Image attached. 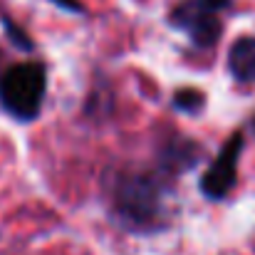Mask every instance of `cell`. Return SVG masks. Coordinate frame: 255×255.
<instances>
[{
	"label": "cell",
	"mask_w": 255,
	"mask_h": 255,
	"mask_svg": "<svg viewBox=\"0 0 255 255\" xmlns=\"http://www.w3.org/2000/svg\"><path fill=\"white\" fill-rule=\"evenodd\" d=\"M114 216L131 231H154L164 221V191L144 173H117L109 183Z\"/></svg>",
	"instance_id": "obj_1"
},
{
	"label": "cell",
	"mask_w": 255,
	"mask_h": 255,
	"mask_svg": "<svg viewBox=\"0 0 255 255\" xmlns=\"http://www.w3.org/2000/svg\"><path fill=\"white\" fill-rule=\"evenodd\" d=\"M47 75L37 62H25L0 75V104L20 122H32L45 102Z\"/></svg>",
	"instance_id": "obj_2"
},
{
	"label": "cell",
	"mask_w": 255,
	"mask_h": 255,
	"mask_svg": "<svg viewBox=\"0 0 255 255\" xmlns=\"http://www.w3.org/2000/svg\"><path fill=\"white\" fill-rule=\"evenodd\" d=\"M228 5L231 0H183L171 12V25L183 30L198 47H211L221 37L218 12Z\"/></svg>",
	"instance_id": "obj_3"
},
{
	"label": "cell",
	"mask_w": 255,
	"mask_h": 255,
	"mask_svg": "<svg viewBox=\"0 0 255 255\" xmlns=\"http://www.w3.org/2000/svg\"><path fill=\"white\" fill-rule=\"evenodd\" d=\"M241 151H243V134L236 131L223 144V149L218 151L216 161L208 166V171L201 178V191L208 198L218 201V198H223L233 188L236 173H238V161H241Z\"/></svg>",
	"instance_id": "obj_4"
},
{
	"label": "cell",
	"mask_w": 255,
	"mask_h": 255,
	"mask_svg": "<svg viewBox=\"0 0 255 255\" xmlns=\"http://www.w3.org/2000/svg\"><path fill=\"white\" fill-rule=\"evenodd\" d=\"M228 70L231 75L243 82L253 85L255 82V37H241L233 42L228 52Z\"/></svg>",
	"instance_id": "obj_5"
},
{
	"label": "cell",
	"mask_w": 255,
	"mask_h": 255,
	"mask_svg": "<svg viewBox=\"0 0 255 255\" xmlns=\"http://www.w3.org/2000/svg\"><path fill=\"white\" fill-rule=\"evenodd\" d=\"M203 104H206V97L201 92H196V89H178L173 94V107L181 109V112L193 114V112H201Z\"/></svg>",
	"instance_id": "obj_6"
},
{
	"label": "cell",
	"mask_w": 255,
	"mask_h": 255,
	"mask_svg": "<svg viewBox=\"0 0 255 255\" xmlns=\"http://www.w3.org/2000/svg\"><path fill=\"white\" fill-rule=\"evenodd\" d=\"M5 27H7V32H10V37H12V40H15V42H17L20 47H25V50H30V40H27V37H25V35H22V32H20V30H17V27H15L12 22H10V20H5Z\"/></svg>",
	"instance_id": "obj_7"
},
{
	"label": "cell",
	"mask_w": 255,
	"mask_h": 255,
	"mask_svg": "<svg viewBox=\"0 0 255 255\" xmlns=\"http://www.w3.org/2000/svg\"><path fill=\"white\" fill-rule=\"evenodd\" d=\"M52 2H57L60 7H67V10H82L77 0H52Z\"/></svg>",
	"instance_id": "obj_8"
}]
</instances>
